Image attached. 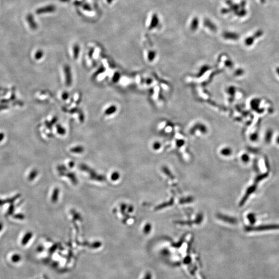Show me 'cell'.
Returning <instances> with one entry per match:
<instances>
[{
    "label": "cell",
    "instance_id": "cell-1",
    "mask_svg": "<svg viewBox=\"0 0 279 279\" xmlns=\"http://www.w3.org/2000/svg\"><path fill=\"white\" fill-rule=\"evenodd\" d=\"M56 10V6L53 5H49L44 6V7L37 9L36 10V13L37 15H41V14H45V13H52Z\"/></svg>",
    "mask_w": 279,
    "mask_h": 279
},
{
    "label": "cell",
    "instance_id": "cell-2",
    "mask_svg": "<svg viewBox=\"0 0 279 279\" xmlns=\"http://www.w3.org/2000/svg\"><path fill=\"white\" fill-rule=\"evenodd\" d=\"M279 225H263L260 227H256L255 228H247V231H262L266 229H279Z\"/></svg>",
    "mask_w": 279,
    "mask_h": 279
},
{
    "label": "cell",
    "instance_id": "cell-3",
    "mask_svg": "<svg viewBox=\"0 0 279 279\" xmlns=\"http://www.w3.org/2000/svg\"><path fill=\"white\" fill-rule=\"evenodd\" d=\"M26 19L30 28H32L33 30L36 29L38 26L36 22H35L33 16L32 14H29L26 16Z\"/></svg>",
    "mask_w": 279,
    "mask_h": 279
},
{
    "label": "cell",
    "instance_id": "cell-4",
    "mask_svg": "<svg viewBox=\"0 0 279 279\" xmlns=\"http://www.w3.org/2000/svg\"><path fill=\"white\" fill-rule=\"evenodd\" d=\"M221 153L224 156H229L232 153V151H231L230 148H223V149H222Z\"/></svg>",
    "mask_w": 279,
    "mask_h": 279
},
{
    "label": "cell",
    "instance_id": "cell-5",
    "mask_svg": "<svg viewBox=\"0 0 279 279\" xmlns=\"http://www.w3.org/2000/svg\"><path fill=\"white\" fill-rule=\"evenodd\" d=\"M248 219L251 223L254 224L255 222V215L254 214H252V213L249 214L248 216Z\"/></svg>",
    "mask_w": 279,
    "mask_h": 279
},
{
    "label": "cell",
    "instance_id": "cell-6",
    "mask_svg": "<svg viewBox=\"0 0 279 279\" xmlns=\"http://www.w3.org/2000/svg\"><path fill=\"white\" fill-rule=\"evenodd\" d=\"M152 229V227L149 224H146V226L144 228V232L146 233H148L150 232L151 229Z\"/></svg>",
    "mask_w": 279,
    "mask_h": 279
},
{
    "label": "cell",
    "instance_id": "cell-7",
    "mask_svg": "<svg viewBox=\"0 0 279 279\" xmlns=\"http://www.w3.org/2000/svg\"><path fill=\"white\" fill-rule=\"evenodd\" d=\"M242 160L244 162H248L249 160V157L247 155H244L242 156Z\"/></svg>",
    "mask_w": 279,
    "mask_h": 279
},
{
    "label": "cell",
    "instance_id": "cell-8",
    "mask_svg": "<svg viewBox=\"0 0 279 279\" xmlns=\"http://www.w3.org/2000/svg\"><path fill=\"white\" fill-rule=\"evenodd\" d=\"M119 173H114L112 175V179L113 180H117V179H119Z\"/></svg>",
    "mask_w": 279,
    "mask_h": 279
},
{
    "label": "cell",
    "instance_id": "cell-9",
    "mask_svg": "<svg viewBox=\"0 0 279 279\" xmlns=\"http://www.w3.org/2000/svg\"><path fill=\"white\" fill-rule=\"evenodd\" d=\"M160 148V144L155 143L153 145V148L155 149H158Z\"/></svg>",
    "mask_w": 279,
    "mask_h": 279
},
{
    "label": "cell",
    "instance_id": "cell-10",
    "mask_svg": "<svg viewBox=\"0 0 279 279\" xmlns=\"http://www.w3.org/2000/svg\"><path fill=\"white\" fill-rule=\"evenodd\" d=\"M83 9L85 10H89V11L91 10V8H90V6L89 5H85L83 7Z\"/></svg>",
    "mask_w": 279,
    "mask_h": 279
},
{
    "label": "cell",
    "instance_id": "cell-11",
    "mask_svg": "<svg viewBox=\"0 0 279 279\" xmlns=\"http://www.w3.org/2000/svg\"><path fill=\"white\" fill-rule=\"evenodd\" d=\"M113 1H114V0H107V3H108V4H111V3H112Z\"/></svg>",
    "mask_w": 279,
    "mask_h": 279
},
{
    "label": "cell",
    "instance_id": "cell-12",
    "mask_svg": "<svg viewBox=\"0 0 279 279\" xmlns=\"http://www.w3.org/2000/svg\"><path fill=\"white\" fill-rule=\"evenodd\" d=\"M278 143H279V139H278Z\"/></svg>",
    "mask_w": 279,
    "mask_h": 279
}]
</instances>
